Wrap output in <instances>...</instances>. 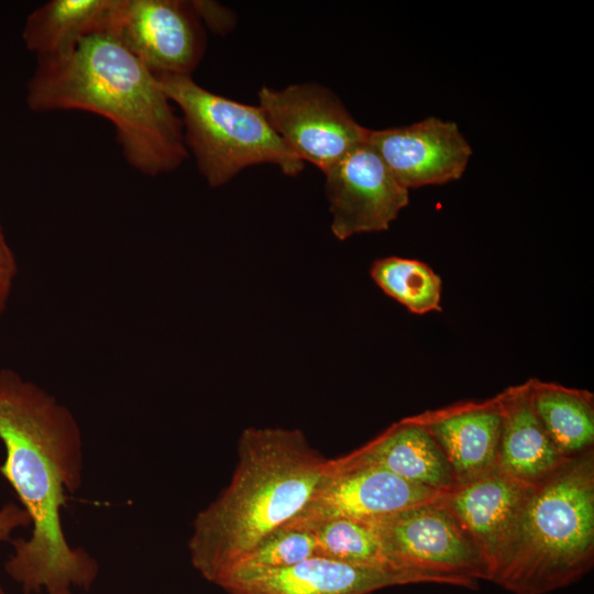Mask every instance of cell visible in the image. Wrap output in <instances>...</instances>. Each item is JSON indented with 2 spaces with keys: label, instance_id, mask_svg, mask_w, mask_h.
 Wrapping results in <instances>:
<instances>
[{
  "label": "cell",
  "instance_id": "cell-13",
  "mask_svg": "<svg viewBox=\"0 0 594 594\" xmlns=\"http://www.w3.org/2000/svg\"><path fill=\"white\" fill-rule=\"evenodd\" d=\"M444 452L458 486L496 468L503 426L498 398L415 417Z\"/></svg>",
  "mask_w": 594,
  "mask_h": 594
},
{
  "label": "cell",
  "instance_id": "cell-22",
  "mask_svg": "<svg viewBox=\"0 0 594 594\" xmlns=\"http://www.w3.org/2000/svg\"><path fill=\"white\" fill-rule=\"evenodd\" d=\"M190 2L200 21L212 32L226 34L234 28L235 15L229 8L215 1L196 0Z\"/></svg>",
  "mask_w": 594,
  "mask_h": 594
},
{
  "label": "cell",
  "instance_id": "cell-12",
  "mask_svg": "<svg viewBox=\"0 0 594 594\" xmlns=\"http://www.w3.org/2000/svg\"><path fill=\"white\" fill-rule=\"evenodd\" d=\"M531 487L495 468L457 486L443 499L480 550L487 581L505 558Z\"/></svg>",
  "mask_w": 594,
  "mask_h": 594
},
{
  "label": "cell",
  "instance_id": "cell-6",
  "mask_svg": "<svg viewBox=\"0 0 594 594\" xmlns=\"http://www.w3.org/2000/svg\"><path fill=\"white\" fill-rule=\"evenodd\" d=\"M377 535L393 570L417 583L476 588L486 563L443 499L364 520Z\"/></svg>",
  "mask_w": 594,
  "mask_h": 594
},
{
  "label": "cell",
  "instance_id": "cell-1",
  "mask_svg": "<svg viewBox=\"0 0 594 594\" xmlns=\"http://www.w3.org/2000/svg\"><path fill=\"white\" fill-rule=\"evenodd\" d=\"M0 474L30 517L31 536L12 540L7 574L25 594H72L89 588L96 560L73 548L62 525L66 495L81 485L82 440L69 409L11 369H0Z\"/></svg>",
  "mask_w": 594,
  "mask_h": 594
},
{
  "label": "cell",
  "instance_id": "cell-5",
  "mask_svg": "<svg viewBox=\"0 0 594 594\" xmlns=\"http://www.w3.org/2000/svg\"><path fill=\"white\" fill-rule=\"evenodd\" d=\"M156 77L180 109L186 147L211 187L222 186L242 169L258 164H273L288 176L302 172L305 163L284 143L258 106L213 94L191 75Z\"/></svg>",
  "mask_w": 594,
  "mask_h": 594
},
{
  "label": "cell",
  "instance_id": "cell-17",
  "mask_svg": "<svg viewBox=\"0 0 594 594\" xmlns=\"http://www.w3.org/2000/svg\"><path fill=\"white\" fill-rule=\"evenodd\" d=\"M119 0H52L26 18L22 37L37 56L72 52L85 38L109 33Z\"/></svg>",
  "mask_w": 594,
  "mask_h": 594
},
{
  "label": "cell",
  "instance_id": "cell-9",
  "mask_svg": "<svg viewBox=\"0 0 594 594\" xmlns=\"http://www.w3.org/2000/svg\"><path fill=\"white\" fill-rule=\"evenodd\" d=\"M109 33L156 75H191L206 48L190 1L119 0Z\"/></svg>",
  "mask_w": 594,
  "mask_h": 594
},
{
  "label": "cell",
  "instance_id": "cell-20",
  "mask_svg": "<svg viewBox=\"0 0 594 594\" xmlns=\"http://www.w3.org/2000/svg\"><path fill=\"white\" fill-rule=\"evenodd\" d=\"M309 531L315 537V556L400 574L393 570L377 535L366 521L330 519L314 526Z\"/></svg>",
  "mask_w": 594,
  "mask_h": 594
},
{
  "label": "cell",
  "instance_id": "cell-16",
  "mask_svg": "<svg viewBox=\"0 0 594 594\" xmlns=\"http://www.w3.org/2000/svg\"><path fill=\"white\" fill-rule=\"evenodd\" d=\"M497 398L503 426L496 468L525 484L536 485L570 458L558 450L537 417L528 383L509 388Z\"/></svg>",
  "mask_w": 594,
  "mask_h": 594
},
{
  "label": "cell",
  "instance_id": "cell-14",
  "mask_svg": "<svg viewBox=\"0 0 594 594\" xmlns=\"http://www.w3.org/2000/svg\"><path fill=\"white\" fill-rule=\"evenodd\" d=\"M415 584L405 575L312 556L290 566L229 580V594H371L377 590Z\"/></svg>",
  "mask_w": 594,
  "mask_h": 594
},
{
  "label": "cell",
  "instance_id": "cell-11",
  "mask_svg": "<svg viewBox=\"0 0 594 594\" xmlns=\"http://www.w3.org/2000/svg\"><path fill=\"white\" fill-rule=\"evenodd\" d=\"M366 142L408 190L460 179L472 155L457 123L436 117L406 127L369 129Z\"/></svg>",
  "mask_w": 594,
  "mask_h": 594
},
{
  "label": "cell",
  "instance_id": "cell-19",
  "mask_svg": "<svg viewBox=\"0 0 594 594\" xmlns=\"http://www.w3.org/2000/svg\"><path fill=\"white\" fill-rule=\"evenodd\" d=\"M375 284L410 312L441 311L442 282L427 264L411 258L388 256L371 266Z\"/></svg>",
  "mask_w": 594,
  "mask_h": 594
},
{
  "label": "cell",
  "instance_id": "cell-15",
  "mask_svg": "<svg viewBox=\"0 0 594 594\" xmlns=\"http://www.w3.org/2000/svg\"><path fill=\"white\" fill-rule=\"evenodd\" d=\"M338 460L344 464L377 466L408 482L446 494L458 486L444 452L415 417L393 425L365 446Z\"/></svg>",
  "mask_w": 594,
  "mask_h": 594
},
{
  "label": "cell",
  "instance_id": "cell-3",
  "mask_svg": "<svg viewBox=\"0 0 594 594\" xmlns=\"http://www.w3.org/2000/svg\"><path fill=\"white\" fill-rule=\"evenodd\" d=\"M328 466L299 429H244L229 485L195 518L188 542L194 568L218 584L304 509Z\"/></svg>",
  "mask_w": 594,
  "mask_h": 594
},
{
  "label": "cell",
  "instance_id": "cell-2",
  "mask_svg": "<svg viewBox=\"0 0 594 594\" xmlns=\"http://www.w3.org/2000/svg\"><path fill=\"white\" fill-rule=\"evenodd\" d=\"M26 103L106 118L127 162L145 175L173 172L188 156L182 119L156 75L111 33L94 34L67 54L37 56Z\"/></svg>",
  "mask_w": 594,
  "mask_h": 594
},
{
  "label": "cell",
  "instance_id": "cell-23",
  "mask_svg": "<svg viewBox=\"0 0 594 594\" xmlns=\"http://www.w3.org/2000/svg\"><path fill=\"white\" fill-rule=\"evenodd\" d=\"M28 513L14 503H8L0 508V541L10 540L12 532L20 527L30 526ZM0 594H6L0 586Z\"/></svg>",
  "mask_w": 594,
  "mask_h": 594
},
{
  "label": "cell",
  "instance_id": "cell-24",
  "mask_svg": "<svg viewBox=\"0 0 594 594\" xmlns=\"http://www.w3.org/2000/svg\"><path fill=\"white\" fill-rule=\"evenodd\" d=\"M18 272L16 260L0 226V277L14 280Z\"/></svg>",
  "mask_w": 594,
  "mask_h": 594
},
{
  "label": "cell",
  "instance_id": "cell-10",
  "mask_svg": "<svg viewBox=\"0 0 594 594\" xmlns=\"http://www.w3.org/2000/svg\"><path fill=\"white\" fill-rule=\"evenodd\" d=\"M323 175L331 231L339 240L387 230L409 202V190L366 141Z\"/></svg>",
  "mask_w": 594,
  "mask_h": 594
},
{
  "label": "cell",
  "instance_id": "cell-25",
  "mask_svg": "<svg viewBox=\"0 0 594 594\" xmlns=\"http://www.w3.org/2000/svg\"><path fill=\"white\" fill-rule=\"evenodd\" d=\"M12 285V280L0 277V317L3 315L7 308Z\"/></svg>",
  "mask_w": 594,
  "mask_h": 594
},
{
  "label": "cell",
  "instance_id": "cell-4",
  "mask_svg": "<svg viewBox=\"0 0 594 594\" xmlns=\"http://www.w3.org/2000/svg\"><path fill=\"white\" fill-rule=\"evenodd\" d=\"M594 563L593 449L532 485L513 540L492 582L514 594H547Z\"/></svg>",
  "mask_w": 594,
  "mask_h": 594
},
{
  "label": "cell",
  "instance_id": "cell-21",
  "mask_svg": "<svg viewBox=\"0 0 594 594\" xmlns=\"http://www.w3.org/2000/svg\"><path fill=\"white\" fill-rule=\"evenodd\" d=\"M312 556H315L312 532L283 526L241 559L217 585L220 586L229 580L290 566Z\"/></svg>",
  "mask_w": 594,
  "mask_h": 594
},
{
  "label": "cell",
  "instance_id": "cell-18",
  "mask_svg": "<svg viewBox=\"0 0 594 594\" xmlns=\"http://www.w3.org/2000/svg\"><path fill=\"white\" fill-rule=\"evenodd\" d=\"M534 410L558 450L571 458L592 449L594 408L587 392L528 382Z\"/></svg>",
  "mask_w": 594,
  "mask_h": 594
},
{
  "label": "cell",
  "instance_id": "cell-7",
  "mask_svg": "<svg viewBox=\"0 0 594 594\" xmlns=\"http://www.w3.org/2000/svg\"><path fill=\"white\" fill-rule=\"evenodd\" d=\"M258 107L290 151L322 173L367 138L369 129L355 121L339 97L316 82L279 90L264 86Z\"/></svg>",
  "mask_w": 594,
  "mask_h": 594
},
{
  "label": "cell",
  "instance_id": "cell-8",
  "mask_svg": "<svg viewBox=\"0 0 594 594\" xmlns=\"http://www.w3.org/2000/svg\"><path fill=\"white\" fill-rule=\"evenodd\" d=\"M448 494L408 482L377 466L329 460L316 493L285 527L309 530L330 519L371 520L440 502ZM283 527V526H282Z\"/></svg>",
  "mask_w": 594,
  "mask_h": 594
}]
</instances>
